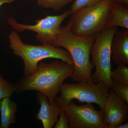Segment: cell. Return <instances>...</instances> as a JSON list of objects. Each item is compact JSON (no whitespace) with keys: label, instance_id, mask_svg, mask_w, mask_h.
Here are the masks:
<instances>
[{"label":"cell","instance_id":"cell-1","mask_svg":"<svg viewBox=\"0 0 128 128\" xmlns=\"http://www.w3.org/2000/svg\"><path fill=\"white\" fill-rule=\"evenodd\" d=\"M74 71L73 65L57 60L50 63L40 62L36 72L18 79L15 83L16 92L22 93L36 90L48 97L49 103H56L57 94L64 81L70 77Z\"/></svg>","mask_w":128,"mask_h":128},{"label":"cell","instance_id":"cell-2","mask_svg":"<svg viewBox=\"0 0 128 128\" xmlns=\"http://www.w3.org/2000/svg\"><path fill=\"white\" fill-rule=\"evenodd\" d=\"M70 20L65 26H60L59 34L52 45L64 48L71 56L74 71L70 78L73 80L92 82V70L94 66L90 62V53L95 36L76 35L72 32Z\"/></svg>","mask_w":128,"mask_h":128},{"label":"cell","instance_id":"cell-3","mask_svg":"<svg viewBox=\"0 0 128 128\" xmlns=\"http://www.w3.org/2000/svg\"><path fill=\"white\" fill-rule=\"evenodd\" d=\"M8 39L13 54L23 60L24 76H29L36 72L38 63L45 59H57L73 64L71 56L66 50L50 44L34 46L24 43L18 33L14 30L9 34Z\"/></svg>","mask_w":128,"mask_h":128},{"label":"cell","instance_id":"cell-4","mask_svg":"<svg viewBox=\"0 0 128 128\" xmlns=\"http://www.w3.org/2000/svg\"><path fill=\"white\" fill-rule=\"evenodd\" d=\"M114 0H103L96 4L82 8L70 15L71 30L80 36H95L105 29Z\"/></svg>","mask_w":128,"mask_h":128},{"label":"cell","instance_id":"cell-5","mask_svg":"<svg viewBox=\"0 0 128 128\" xmlns=\"http://www.w3.org/2000/svg\"><path fill=\"white\" fill-rule=\"evenodd\" d=\"M77 84L62 83L60 87V95L56 99L60 110H64L73 99L82 103H94L104 112L105 101L109 89L102 82L94 84L92 82L80 81Z\"/></svg>","mask_w":128,"mask_h":128},{"label":"cell","instance_id":"cell-6","mask_svg":"<svg viewBox=\"0 0 128 128\" xmlns=\"http://www.w3.org/2000/svg\"><path fill=\"white\" fill-rule=\"evenodd\" d=\"M118 31V27H114L105 28L96 34L90 53L92 64L96 67L95 72L92 75V82L94 84L102 82L109 89L112 82L111 43Z\"/></svg>","mask_w":128,"mask_h":128},{"label":"cell","instance_id":"cell-7","mask_svg":"<svg viewBox=\"0 0 128 128\" xmlns=\"http://www.w3.org/2000/svg\"><path fill=\"white\" fill-rule=\"evenodd\" d=\"M70 14L69 10L60 15L47 16L35 21V24L32 25L19 23L12 17L8 18L7 20L8 24L14 31L18 32L26 30L35 32L37 41L42 44L52 45L59 34L61 23Z\"/></svg>","mask_w":128,"mask_h":128},{"label":"cell","instance_id":"cell-8","mask_svg":"<svg viewBox=\"0 0 128 128\" xmlns=\"http://www.w3.org/2000/svg\"><path fill=\"white\" fill-rule=\"evenodd\" d=\"M64 110L69 128H106L104 112L96 110L92 103L78 106L72 101Z\"/></svg>","mask_w":128,"mask_h":128},{"label":"cell","instance_id":"cell-9","mask_svg":"<svg viewBox=\"0 0 128 128\" xmlns=\"http://www.w3.org/2000/svg\"><path fill=\"white\" fill-rule=\"evenodd\" d=\"M128 104L111 89L105 101L103 122L106 128H117L128 122Z\"/></svg>","mask_w":128,"mask_h":128},{"label":"cell","instance_id":"cell-10","mask_svg":"<svg viewBox=\"0 0 128 128\" xmlns=\"http://www.w3.org/2000/svg\"><path fill=\"white\" fill-rule=\"evenodd\" d=\"M37 102L40 104V109L36 114L37 119L41 121L44 128H52L58 120L60 110L56 103L51 104L48 97L42 92L37 94Z\"/></svg>","mask_w":128,"mask_h":128},{"label":"cell","instance_id":"cell-11","mask_svg":"<svg viewBox=\"0 0 128 128\" xmlns=\"http://www.w3.org/2000/svg\"><path fill=\"white\" fill-rule=\"evenodd\" d=\"M111 54L114 64H128V30L124 29L114 34L111 45Z\"/></svg>","mask_w":128,"mask_h":128},{"label":"cell","instance_id":"cell-12","mask_svg":"<svg viewBox=\"0 0 128 128\" xmlns=\"http://www.w3.org/2000/svg\"><path fill=\"white\" fill-rule=\"evenodd\" d=\"M118 26L128 29V4L114 2L110 7L105 29Z\"/></svg>","mask_w":128,"mask_h":128},{"label":"cell","instance_id":"cell-13","mask_svg":"<svg viewBox=\"0 0 128 128\" xmlns=\"http://www.w3.org/2000/svg\"><path fill=\"white\" fill-rule=\"evenodd\" d=\"M17 110V104L10 98H5L0 100V128H8L11 124L16 123Z\"/></svg>","mask_w":128,"mask_h":128},{"label":"cell","instance_id":"cell-14","mask_svg":"<svg viewBox=\"0 0 128 128\" xmlns=\"http://www.w3.org/2000/svg\"><path fill=\"white\" fill-rule=\"evenodd\" d=\"M110 78L116 82L128 85V68L124 64L118 65L116 68L111 70Z\"/></svg>","mask_w":128,"mask_h":128},{"label":"cell","instance_id":"cell-15","mask_svg":"<svg viewBox=\"0 0 128 128\" xmlns=\"http://www.w3.org/2000/svg\"><path fill=\"white\" fill-rule=\"evenodd\" d=\"M37 4L40 7L59 11L66 6L73 0H36Z\"/></svg>","mask_w":128,"mask_h":128},{"label":"cell","instance_id":"cell-16","mask_svg":"<svg viewBox=\"0 0 128 128\" xmlns=\"http://www.w3.org/2000/svg\"><path fill=\"white\" fill-rule=\"evenodd\" d=\"M16 91L15 84L6 80L0 73V100L5 98H10Z\"/></svg>","mask_w":128,"mask_h":128},{"label":"cell","instance_id":"cell-17","mask_svg":"<svg viewBox=\"0 0 128 128\" xmlns=\"http://www.w3.org/2000/svg\"><path fill=\"white\" fill-rule=\"evenodd\" d=\"M110 89L128 104V85L117 82L112 80Z\"/></svg>","mask_w":128,"mask_h":128},{"label":"cell","instance_id":"cell-18","mask_svg":"<svg viewBox=\"0 0 128 128\" xmlns=\"http://www.w3.org/2000/svg\"><path fill=\"white\" fill-rule=\"evenodd\" d=\"M102 0H75L69 10L71 14L82 8L93 6Z\"/></svg>","mask_w":128,"mask_h":128},{"label":"cell","instance_id":"cell-19","mask_svg":"<svg viewBox=\"0 0 128 128\" xmlns=\"http://www.w3.org/2000/svg\"><path fill=\"white\" fill-rule=\"evenodd\" d=\"M59 116V118L56 122L54 128H69L68 121L66 114L64 110L60 111Z\"/></svg>","mask_w":128,"mask_h":128},{"label":"cell","instance_id":"cell-20","mask_svg":"<svg viewBox=\"0 0 128 128\" xmlns=\"http://www.w3.org/2000/svg\"><path fill=\"white\" fill-rule=\"evenodd\" d=\"M16 0H0V8L2 6L6 4H10L16 1Z\"/></svg>","mask_w":128,"mask_h":128},{"label":"cell","instance_id":"cell-21","mask_svg":"<svg viewBox=\"0 0 128 128\" xmlns=\"http://www.w3.org/2000/svg\"><path fill=\"white\" fill-rule=\"evenodd\" d=\"M128 128V122H125L124 123L122 124L121 125H120L117 128Z\"/></svg>","mask_w":128,"mask_h":128},{"label":"cell","instance_id":"cell-22","mask_svg":"<svg viewBox=\"0 0 128 128\" xmlns=\"http://www.w3.org/2000/svg\"><path fill=\"white\" fill-rule=\"evenodd\" d=\"M114 2H120L128 4V0H114Z\"/></svg>","mask_w":128,"mask_h":128},{"label":"cell","instance_id":"cell-23","mask_svg":"<svg viewBox=\"0 0 128 128\" xmlns=\"http://www.w3.org/2000/svg\"><path fill=\"white\" fill-rule=\"evenodd\" d=\"M1 60V58H0V60Z\"/></svg>","mask_w":128,"mask_h":128}]
</instances>
